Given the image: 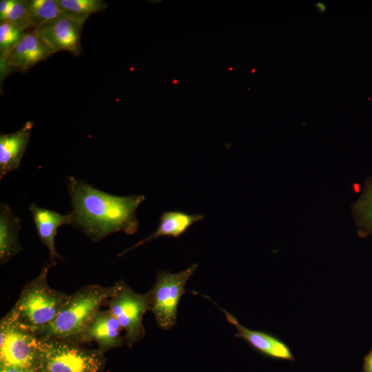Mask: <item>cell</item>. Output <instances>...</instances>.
<instances>
[{
	"instance_id": "e0dca14e",
	"label": "cell",
	"mask_w": 372,
	"mask_h": 372,
	"mask_svg": "<svg viewBox=\"0 0 372 372\" xmlns=\"http://www.w3.org/2000/svg\"><path fill=\"white\" fill-rule=\"evenodd\" d=\"M61 14L56 0H28L23 30L37 29Z\"/></svg>"
},
{
	"instance_id": "9a60e30c",
	"label": "cell",
	"mask_w": 372,
	"mask_h": 372,
	"mask_svg": "<svg viewBox=\"0 0 372 372\" xmlns=\"http://www.w3.org/2000/svg\"><path fill=\"white\" fill-rule=\"evenodd\" d=\"M21 220L6 203L0 206V262L10 260L17 254L21 247L19 241Z\"/></svg>"
},
{
	"instance_id": "8992f818",
	"label": "cell",
	"mask_w": 372,
	"mask_h": 372,
	"mask_svg": "<svg viewBox=\"0 0 372 372\" xmlns=\"http://www.w3.org/2000/svg\"><path fill=\"white\" fill-rule=\"evenodd\" d=\"M198 267L194 263L176 273L167 271L157 273L150 294V308L158 327L169 330L176 323L177 310L185 285Z\"/></svg>"
},
{
	"instance_id": "8fae6325",
	"label": "cell",
	"mask_w": 372,
	"mask_h": 372,
	"mask_svg": "<svg viewBox=\"0 0 372 372\" xmlns=\"http://www.w3.org/2000/svg\"><path fill=\"white\" fill-rule=\"evenodd\" d=\"M122 331L119 322L109 309L100 310L84 330L79 342H95L103 353L125 343Z\"/></svg>"
},
{
	"instance_id": "d6986e66",
	"label": "cell",
	"mask_w": 372,
	"mask_h": 372,
	"mask_svg": "<svg viewBox=\"0 0 372 372\" xmlns=\"http://www.w3.org/2000/svg\"><path fill=\"white\" fill-rule=\"evenodd\" d=\"M25 32L10 23H0V68Z\"/></svg>"
},
{
	"instance_id": "277c9868",
	"label": "cell",
	"mask_w": 372,
	"mask_h": 372,
	"mask_svg": "<svg viewBox=\"0 0 372 372\" xmlns=\"http://www.w3.org/2000/svg\"><path fill=\"white\" fill-rule=\"evenodd\" d=\"M42 372H101L103 365L102 352L79 346V342L40 338Z\"/></svg>"
},
{
	"instance_id": "d4e9b609",
	"label": "cell",
	"mask_w": 372,
	"mask_h": 372,
	"mask_svg": "<svg viewBox=\"0 0 372 372\" xmlns=\"http://www.w3.org/2000/svg\"><path fill=\"white\" fill-rule=\"evenodd\" d=\"M178 81L176 80V79H174V80L172 81V83H174V84L176 83H178Z\"/></svg>"
},
{
	"instance_id": "2e32d148",
	"label": "cell",
	"mask_w": 372,
	"mask_h": 372,
	"mask_svg": "<svg viewBox=\"0 0 372 372\" xmlns=\"http://www.w3.org/2000/svg\"><path fill=\"white\" fill-rule=\"evenodd\" d=\"M352 212L361 238L372 236V176L364 184L359 199L352 206Z\"/></svg>"
},
{
	"instance_id": "7a4b0ae2",
	"label": "cell",
	"mask_w": 372,
	"mask_h": 372,
	"mask_svg": "<svg viewBox=\"0 0 372 372\" xmlns=\"http://www.w3.org/2000/svg\"><path fill=\"white\" fill-rule=\"evenodd\" d=\"M46 264L40 273L24 287L18 300L6 316L18 325L36 333L51 324L65 303L68 295L52 288Z\"/></svg>"
},
{
	"instance_id": "484cf974",
	"label": "cell",
	"mask_w": 372,
	"mask_h": 372,
	"mask_svg": "<svg viewBox=\"0 0 372 372\" xmlns=\"http://www.w3.org/2000/svg\"><path fill=\"white\" fill-rule=\"evenodd\" d=\"M37 372H42V371H41L39 370V371H37Z\"/></svg>"
},
{
	"instance_id": "4fadbf2b",
	"label": "cell",
	"mask_w": 372,
	"mask_h": 372,
	"mask_svg": "<svg viewBox=\"0 0 372 372\" xmlns=\"http://www.w3.org/2000/svg\"><path fill=\"white\" fill-rule=\"evenodd\" d=\"M33 125L32 121H28L15 132L1 134L0 179L19 167L29 143Z\"/></svg>"
},
{
	"instance_id": "7402d4cb",
	"label": "cell",
	"mask_w": 372,
	"mask_h": 372,
	"mask_svg": "<svg viewBox=\"0 0 372 372\" xmlns=\"http://www.w3.org/2000/svg\"><path fill=\"white\" fill-rule=\"evenodd\" d=\"M363 372H372V349L364 359Z\"/></svg>"
},
{
	"instance_id": "7c38bea8",
	"label": "cell",
	"mask_w": 372,
	"mask_h": 372,
	"mask_svg": "<svg viewBox=\"0 0 372 372\" xmlns=\"http://www.w3.org/2000/svg\"><path fill=\"white\" fill-rule=\"evenodd\" d=\"M30 211L41 242L48 248L52 262L55 259L60 260L62 257L55 249L54 238L58 228L63 225H72L73 216L72 213L61 214L57 211L38 207L32 203Z\"/></svg>"
},
{
	"instance_id": "ac0fdd59",
	"label": "cell",
	"mask_w": 372,
	"mask_h": 372,
	"mask_svg": "<svg viewBox=\"0 0 372 372\" xmlns=\"http://www.w3.org/2000/svg\"><path fill=\"white\" fill-rule=\"evenodd\" d=\"M61 14L74 21L85 23L94 13L104 11L107 3L102 0H56Z\"/></svg>"
},
{
	"instance_id": "52a82bcc",
	"label": "cell",
	"mask_w": 372,
	"mask_h": 372,
	"mask_svg": "<svg viewBox=\"0 0 372 372\" xmlns=\"http://www.w3.org/2000/svg\"><path fill=\"white\" fill-rule=\"evenodd\" d=\"M114 287L112 295L107 301L108 309L125 331V342L132 346L145 335L143 318L150 308L149 291L136 293L123 280L116 282Z\"/></svg>"
},
{
	"instance_id": "ba28073f",
	"label": "cell",
	"mask_w": 372,
	"mask_h": 372,
	"mask_svg": "<svg viewBox=\"0 0 372 372\" xmlns=\"http://www.w3.org/2000/svg\"><path fill=\"white\" fill-rule=\"evenodd\" d=\"M53 54L36 30L25 31L9 53L4 65L0 68L1 85L10 74L17 72L25 73Z\"/></svg>"
},
{
	"instance_id": "603a6c76",
	"label": "cell",
	"mask_w": 372,
	"mask_h": 372,
	"mask_svg": "<svg viewBox=\"0 0 372 372\" xmlns=\"http://www.w3.org/2000/svg\"><path fill=\"white\" fill-rule=\"evenodd\" d=\"M0 372H28L25 370L14 366L0 364Z\"/></svg>"
},
{
	"instance_id": "9c48e42d",
	"label": "cell",
	"mask_w": 372,
	"mask_h": 372,
	"mask_svg": "<svg viewBox=\"0 0 372 372\" xmlns=\"http://www.w3.org/2000/svg\"><path fill=\"white\" fill-rule=\"evenodd\" d=\"M83 24L61 14L34 30L54 54L68 51L79 56L82 52L81 37Z\"/></svg>"
},
{
	"instance_id": "ffe728a7",
	"label": "cell",
	"mask_w": 372,
	"mask_h": 372,
	"mask_svg": "<svg viewBox=\"0 0 372 372\" xmlns=\"http://www.w3.org/2000/svg\"><path fill=\"white\" fill-rule=\"evenodd\" d=\"M28 8V0H14L12 8L4 22L10 23L23 31Z\"/></svg>"
},
{
	"instance_id": "44dd1931",
	"label": "cell",
	"mask_w": 372,
	"mask_h": 372,
	"mask_svg": "<svg viewBox=\"0 0 372 372\" xmlns=\"http://www.w3.org/2000/svg\"><path fill=\"white\" fill-rule=\"evenodd\" d=\"M14 0L0 1V23L6 21L13 6Z\"/></svg>"
},
{
	"instance_id": "3957f363",
	"label": "cell",
	"mask_w": 372,
	"mask_h": 372,
	"mask_svg": "<svg viewBox=\"0 0 372 372\" xmlns=\"http://www.w3.org/2000/svg\"><path fill=\"white\" fill-rule=\"evenodd\" d=\"M111 287L88 285L68 296L54 321L41 330L39 338H54L79 342L84 330L114 291Z\"/></svg>"
},
{
	"instance_id": "6da1fadb",
	"label": "cell",
	"mask_w": 372,
	"mask_h": 372,
	"mask_svg": "<svg viewBox=\"0 0 372 372\" xmlns=\"http://www.w3.org/2000/svg\"><path fill=\"white\" fill-rule=\"evenodd\" d=\"M67 187L72 206V225L92 241L117 231L132 235L137 231L136 211L145 200L143 195H112L74 176L68 178Z\"/></svg>"
},
{
	"instance_id": "cb8c5ba5",
	"label": "cell",
	"mask_w": 372,
	"mask_h": 372,
	"mask_svg": "<svg viewBox=\"0 0 372 372\" xmlns=\"http://www.w3.org/2000/svg\"><path fill=\"white\" fill-rule=\"evenodd\" d=\"M316 6L319 10L320 12H324L326 11V6L322 2H318L316 3Z\"/></svg>"
},
{
	"instance_id": "30bf717a",
	"label": "cell",
	"mask_w": 372,
	"mask_h": 372,
	"mask_svg": "<svg viewBox=\"0 0 372 372\" xmlns=\"http://www.w3.org/2000/svg\"><path fill=\"white\" fill-rule=\"evenodd\" d=\"M220 309L227 320L236 329L235 337L245 340L254 349L268 357L287 361L294 360L291 349L283 341L271 334L244 327L232 314L223 309Z\"/></svg>"
},
{
	"instance_id": "5bb4252c",
	"label": "cell",
	"mask_w": 372,
	"mask_h": 372,
	"mask_svg": "<svg viewBox=\"0 0 372 372\" xmlns=\"http://www.w3.org/2000/svg\"><path fill=\"white\" fill-rule=\"evenodd\" d=\"M203 218L204 216L199 214H187L181 211H165L161 216L160 224L154 233L125 249L118 256H121L130 250L140 247L160 236L178 238L185 234L194 223L203 220Z\"/></svg>"
},
{
	"instance_id": "5b68a950",
	"label": "cell",
	"mask_w": 372,
	"mask_h": 372,
	"mask_svg": "<svg viewBox=\"0 0 372 372\" xmlns=\"http://www.w3.org/2000/svg\"><path fill=\"white\" fill-rule=\"evenodd\" d=\"M0 362L28 372L40 370V338L6 316L0 322Z\"/></svg>"
}]
</instances>
